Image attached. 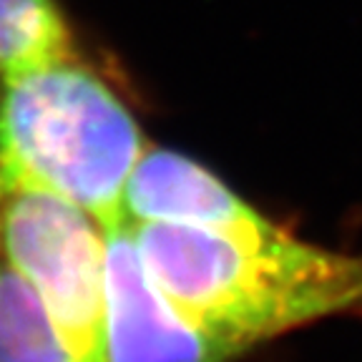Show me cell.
<instances>
[{"mask_svg": "<svg viewBox=\"0 0 362 362\" xmlns=\"http://www.w3.org/2000/svg\"><path fill=\"white\" fill-rule=\"evenodd\" d=\"M106 242V355L103 362H234L257 350L224 329L179 312L136 249L129 221L103 229Z\"/></svg>", "mask_w": 362, "mask_h": 362, "instance_id": "cell-4", "label": "cell"}, {"mask_svg": "<svg viewBox=\"0 0 362 362\" xmlns=\"http://www.w3.org/2000/svg\"><path fill=\"white\" fill-rule=\"evenodd\" d=\"M0 259L30 284L76 362L106 355V242L83 209L25 181H0Z\"/></svg>", "mask_w": 362, "mask_h": 362, "instance_id": "cell-3", "label": "cell"}, {"mask_svg": "<svg viewBox=\"0 0 362 362\" xmlns=\"http://www.w3.org/2000/svg\"><path fill=\"white\" fill-rule=\"evenodd\" d=\"M0 362H76L38 294L0 259Z\"/></svg>", "mask_w": 362, "mask_h": 362, "instance_id": "cell-7", "label": "cell"}, {"mask_svg": "<svg viewBox=\"0 0 362 362\" xmlns=\"http://www.w3.org/2000/svg\"><path fill=\"white\" fill-rule=\"evenodd\" d=\"M146 148L134 113L81 56L0 78V181L58 194L106 229L126 219Z\"/></svg>", "mask_w": 362, "mask_h": 362, "instance_id": "cell-2", "label": "cell"}, {"mask_svg": "<svg viewBox=\"0 0 362 362\" xmlns=\"http://www.w3.org/2000/svg\"><path fill=\"white\" fill-rule=\"evenodd\" d=\"M78 58L56 0H0V78Z\"/></svg>", "mask_w": 362, "mask_h": 362, "instance_id": "cell-6", "label": "cell"}, {"mask_svg": "<svg viewBox=\"0 0 362 362\" xmlns=\"http://www.w3.org/2000/svg\"><path fill=\"white\" fill-rule=\"evenodd\" d=\"M131 232L176 310L255 347L327 317L362 315V255L302 242L287 229L257 242L153 221Z\"/></svg>", "mask_w": 362, "mask_h": 362, "instance_id": "cell-1", "label": "cell"}, {"mask_svg": "<svg viewBox=\"0 0 362 362\" xmlns=\"http://www.w3.org/2000/svg\"><path fill=\"white\" fill-rule=\"evenodd\" d=\"M124 216L131 224L197 226L234 242L267 239L284 229L237 197L209 169L158 146H148L131 171Z\"/></svg>", "mask_w": 362, "mask_h": 362, "instance_id": "cell-5", "label": "cell"}]
</instances>
